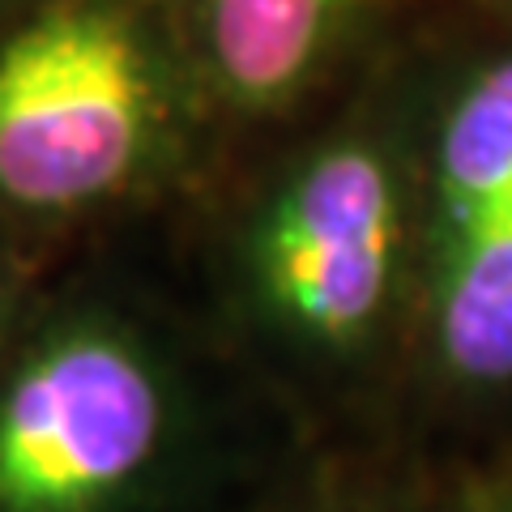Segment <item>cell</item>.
I'll return each instance as SVG.
<instances>
[{"label": "cell", "instance_id": "obj_3", "mask_svg": "<svg viewBox=\"0 0 512 512\" xmlns=\"http://www.w3.org/2000/svg\"><path fill=\"white\" fill-rule=\"evenodd\" d=\"M397 197L372 150H329L278 197L261 231L269 299L320 342H355L393 274Z\"/></svg>", "mask_w": 512, "mask_h": 512}, {"label": "cell", "instance_id": "obj_4", "mask_svg": "<svg viewBox=\"0 0 512 512\" xmlns=\"http://www.w3.org/2000/svg\"><path fill=\"white\" fill-rule=\"evenodd\" d=\"M436 325L461 380H512V201L448 239Z\"/></svg>", "mask_w": 512, "mask_h": 512}, {"label": "cell", "instance_id": "obj_1", "mask_svg": "<svg viewBox=\"0 0 512 512\" xmlns=\"http://www.w3.org/2000/svg\"><path fill=\"white\" fill-rule=\"evenodd\" d=\"M154 124V82L116 13L52 9L0 43V197L64 210L111 192Z\"/></svg>", "mask_w": 512, "mask_h": 512}, {"label": "cell", "instance_id": "obj_5", "mask_svg": "<svg viewBox=\"0 0 512 512\" xmlns=\"http://www.w3.org/2000/svg\"><path fill=\"white\" fill-rule=\"evenodd\" d=\"M346 0H205L218 77L248 107L291 94L316 64Z\"/></svg>", "mask_w": 512, "mask_h": 512}, {"label": "cell", "instance_id": "obj_2", "mask_svg": "<svg viewBox=\"0 0 512 512\" xmlns=\"http://www.w3.org/2000/svg\"><path fill=\"white\" fill-rule=\"evenodd\" d=\"M163 389L133 346L64 333L0 397V512H99L146 470Z\"/></svg>", "mask_w": 512, "mask_h": 512}, {"label": "cell", "instance_id": "obj_6", "mask_svg": "<svg viewBox=\"0 0 512 512\" xmlns=\"http://www.w3.org/2000/svg\"><path fill=\"white\" fill-rule=\"evenodd\" d=\"M512 201V60L461 94L440 137V205L448 239Z\"/></svg>", "mask_w": 512, "mask_h": 512}]
</instances>
